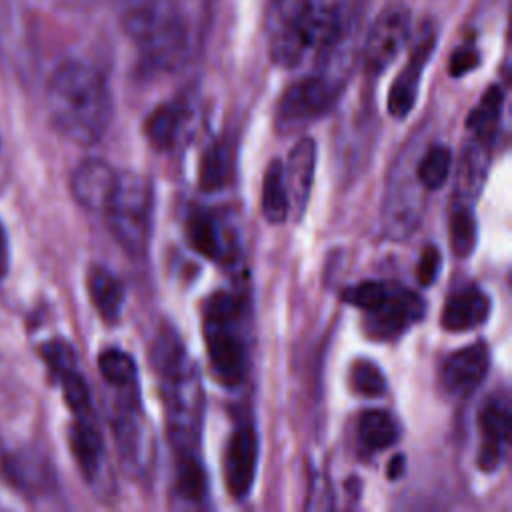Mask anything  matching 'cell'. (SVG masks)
Segmentation results:
<instances>
[{
	"instance_id": "6da1fadb",
	"label": "cell",
	"mask_w": 512,
	"mask_h": 512,
	"mask_svg": "<svg viewBox=\"0 0 512 512\" xmlns=\"http://www.w3.org/2000/svg\"><path fill=\"white\" fill-rule=\"evenodd\" d=\"M150 356L158 376L174 466L202 462L200 438L204 422V388L194 360H190L178 334L170 328L156 334Z\"/></svg>"
},
{
	"instance_id": "7a4b0ae2",
	"label": "cell",
	"mask_w": 512,
	"mask_h": 512,
	"mask_svg": "<svg viewBox=\"0 0 512 512\" xmlns=\"http://www.w3.org/2000/svg\"><path fill=\"white\" fill-rule=\"evenodd\" d=\"M48 114L56 130L82 146L96 144L112 122V92L90 64L68 60L56 68L46 90Z\"/></svg>"
},
{
	"instance_id": "3957f363",
	"label": "cell",
	"mask_w": 512,
	"mask_h": 512,
	"mask_svg": "<svg viewBox=\"0 0 512 512\" xmlns=\"http://www.w3.org/2000/svg\"><path fill=\"white\" fill-rule=\"evenodd\" d=\"M266 28L270 58L284 68L310 52H328L338 40V16L316 0H272Z\"/></svg>"
},
{
	"instance_id": "277c9868",
	"label": "cell",
	"mask_w": 512,
	"mask_h": 512,
	"mask_svg": "<svg viewBox=\"0 0 512 512\" xmlns=\"http://www.w3.org/2000/svg\"><path fill=\"white\" fill-rule=\"evenodd\" d=\"M202 334L214 378L236 388L244 382L250 364L248 304L240 292L210 294L202 312Z\"/></svg>"
},
{
	"instance_id": "5b68a950",
	"label": "cell",
	"mask_w": 512,
	"mask_h": 512,
	"mask_svg": "<svg viewBox=\"0 0 512 512\" xmlns=\"http://www.w3.org/2000/svg\"><path fill=\"white\" fill-rule=\"evenodd\" d=\"M124 32L152 70H178L188 58V32L172 0H118Z\"/></svg>"
},
{
	"instance_id": "8992f818",
	"label": "cell",
	"mask_w": 512,
	"mask_h": 512,
	"mask_svg": "<svg viewBox=\"0 0 512 512\" xmlns=\"http://www.w3.org/2000/svg\"><path fill=\"white\" fill-rule=\"evenodd\" d=\"M344 300L364 312L366 332L376 340H392L424 316L420 294L392 280H364L348 286Z\"/></svg>"
},
{
	"instance_id": "52a82bcc",
	"label": "cell",
	"mask_w": 512,
	"mask_h": 512,
	"mask_svg": "<svg viewBox=\"0 0 512 512\" xmlns=\"http://www.w3.org/2000/svg\"><path fill=\"white\" fill-rule=\"evenodd\" d=\"M104 212L110 232L120 248L132 258H142L148 250L152 232V182L136 172L118 174Z\"/></svg>"
},
{
	"instance_id": "ba28073f",
	"label": "cell",
	"mask_w": 512,
	"mask_h": 512,
	"mask_svg": "<svg viewBox=\"0 0 512 512\" xmlns=\"http://www.w3.org/2000/svg\"><path fill=\"white\" fill-rule=\"evenodd\" d=\"M116 402L110 416L114 440L124 468L138 480L148 482L156 464V438L140 404V386L114 388Z\"/></svg>"
},
{
	"instance_id": "9c48e42d",
	"label": "cell",
	"mask_w": 512,
	"mask_h": 512,
	"mask_svg": "<svg viewBox=\"0 0 512 512\" xmlns=\"http://www.w3.org/2000/svg\"><path fill=\"white\" fill-rule=\"evenodd\" d=\"M336 98V84L326 76H308L294 82L276 106V126L294 132L324 116Z\"/></svg>"
},
{
	"instance_id": "30bf717a",
	"label": "cell",
	"mask_w": 512,
	"mask_h": 512,
	"mask_svg": "<svg viewBox=\"0 0 512 512\" xmlns=\"http://www.w3.org/2000/svg\"><path fill=\"white\" fill-rule=\"evenodd\" d=\"M74 416H76V420H74L72 432H70V446H72V454L78 462V468H80L86 484H90V488L96 494H100V498L110 496L114 490V480H112V472L108 466L104 440H102V434L94 420V414H92V410H88V412L74 414Z\"/></svg>"
},
{
	"instance_id": "8fae6325",
	"label": "cell",
	"mask_w": 512,
	"mask_h": 512,
	"mask_svg": "<svg viewBox=\"0 0 512 512\" xmlns=\"http://www.w3.org/2000/svg\"><path fill=\"white\" fill-rule=\"evenodd\" d=\"M410 12L404 6H392L378 14L364 42V68L370 76L382 74L400 54L410 38Z\"/></svg>"
},
{
	"instance_id": "7c38bea8",
	"label": "cell",
	"mask_w": 512,
	"mask_h": 512,
	"mask_svg": "<svg viewBox=\"0 0 512 512\" xmlns=\"http://www.w3.org/2000/svg\"><path fill=\"white\" fill-rule=\"evenodd\" d=\"M186 238L204 258L228 264L238 256V238L226 218L210 208L196 206L186 216Z\"/></svg>"
},
{
	"instance_id": "4fadbf2b",
	"label": "cell",
	"mask_w": 512,
	"mask_h": 512,
	"mask_svg": "<svg viewBox=\"0 0 512 512\" xmlns=\"http://www.w3.org/2000/svg\"><path fill=\"white\" fill-rule=\"evenodd\" d=\"M258 468V432L250 418H240L226 442L224 480L236 500H244L256 478Z\"/></svg>"
},
{
	"instance_id": "5bb4252c",
	"label": "cell",
	"mask_w": 512,
	"mask_h": 512,
	"mask_svg": "<svg viewBox=\"0 0 512 512\" xmlns=\"http://www.w3.org/2000/svg\"><path fill=\"white\" fill-rule=\"evenodd\" d=\"M436 46V30L430 24H424L418 32L416 44L400 70V74L394 78L390 90H388V112L392 118L402 120L406 118L418 98V88L422 80V72L434 52Z\"/></svg>"
},
{
	"instance_id": "9a60e30c",
	"label": "cell",
	"mask_w": 512,
	"mask_h": 512,
	"mask_svg": "<svg viewBox=\"0 0 512 512\" xmlns=\"http://www.w3.org/2000/svg\"><path fill=\"white\" fill-rule=\"evenodd\" d=\"M478 468L494 472L504 462L510 442V404L506 396H492L478 412Z\"/></svg>"
},
{
	"instance_id": "2e32d148",
	"label": "cell",
	"mask_w": 512,
	"mask_h": 512,
	"mask_svg": "<svg viewBox=\"0 0 512 512\" xmlns=\"http://www.w3.org/2000/svg\"><path fill=\"white\" fill-rule=\"evenodd\" d=\"M490 352L484 342L468 344L452 352L440 366V384L454 398L470 396L486 378Z\"/></svg>"
},
{
	"instance_id": "e0dca14e",
	"label": "cell",
	"mask_w": 512,
	"mask_h": 512,
	"mask_svg": "<svg viewBox=\"0 0 512 512\" xmlns=\"http://www.w3.org/2000/svg\"><path fill=\"white\" fill-rule=\"evenodd\" d=\"M194 116V108L188 100L178 98L164 102L144 120V136L156 150L172 152L190 138Z\"/></svg>"
},
{
	"instance_id": "ac0fdd59",
	"label": "cell",
	"mask_w": 512,
	"mask_h": 512,
	"mask_svg": "<svg viewBox=\"0 0 512 512\" xmlns=\"http://www.w3.org/2000/svg\"><path fill=\"white\" fill-rule=\"evenodd\" d=\"M422 186L408 184L404 178H396L388 188L384 206H382V228L390 238H406L414 232L420 220V200L418 190Z\"/></svg>"
},
{
	"instance_id": "d6986e66",
	"label": "cell",
	"mask_w": 512,
	"mask_h": 512,
	"mask_svg": "<svg viewBox=\"0 0 512 512\" xmlns=\"http://www.w3.org/2000/svg\"><path fill=\"white\" fill-rule=\"evenodd\" d=\"M284 168V182L288 192L290 210H294L296 218L302 216L306 210L312 182H314V168H316V144L312 138H300L292 150L288 152Z\"/></svg>"
},
{
	"instance_id": "ffe728a7",
	"label": "cell",
	"mask_w": 512,
	"mask_h": 512,
	"mask_svg": "<svg viewBox=\"0 0 512 512\" xmlns=\"http://www.w3.org/2000/svg\"><path fill=\"white\" fill-rule=\"evenodd\" d=\"M118 172L100 158H88L76 166L70 188L72 196L86 210H104L114 190Z\"/></svg>"
},
{
	"instance_id": "44dd1931",
	"label": "cell",
	"mask_w": 512,
	"mask_h": 512,
	"mask_svg": "<svg viewBox=\"0 0 512 512\" xmlns=\"http://www.w3.org/2000/svg\"><path fill=\"white\" fill-rule=\"evenodd\" d=\"M490 314V298L478 286H468L446 298L442 308V328L448 332H468L486 322Z\"/></svg>"
},
{
	"instance_id": "7402d4cb",
	"label": "cell",
	"mask_w": 512,
	"mask_h": 512,
	"mask_svg": "<svg viewBox=\"0 0 512 512\" xmlns=\"http://www.w3.org/2000/svg\"><path fill=\"white\" fill-rule=\"evenodd\" d=\"M490 154L492 144L470 138L468 146L462 150L458 168H456V198L458 202L472 204L486 180L488 168H490Z\"/></svg>"
},
{
	"instance_id": "603a6c76",
	"label": "cell",
	"mask_w": 512,
	"mask_h": 512,
	"mask_svg": "<svg viewBox=\"0 0 512 512\" xmlns=\"http://www.w3.org/2000/svg\"><path fill=\"white\" fill-rule=\"evenodd\" d=\"M88 294L106 322H116L124 306V286L122 282L104 266H94L88 274Z\"/></svg>"
},
{
	"instance_id": "cb8c5ba5",
	"label": "cell",
	"mask_w": 512,
	"mask_h": 512,
	"mask_svg": "<svg viewBox=\"0 0 512 512\" xmlns=\"http://www.w3.org/2000/svg\"><path fill=\"white\" fill-rule=\"evenodd\" d=\"M232 168H234V146L226 136H222L214 140L202 154L200 172H198L200 188L206 192H216L224 188L232 176Z\"/></svg>"
},
{
	"instance_id": "d4e9b609",
	"label": "cell",
	"mask_w": 512,
	"mask_h": 512,
	"mask_svg": "<svg viewBox=\"0 0 512 512\" xmlns=\"http://www.w3.org/2000/svg\"><path fill=\"white\" fill-rule=\"evenodd\" d=\"M502 108H504V90L502 86L492 84L466 118V126L472 132V138L492 144L498 134Z\"/></svg>"
},
{
	"instance_id": "484cf974",
	"label": "cell",
	"mask_w": 512,
	"mask_h": 512,
	"mask_svg": "<svg viewBox=\"0 0 512 512\" xmlns=\"http://www.w3.org/2000/svg\"><path fill=\"white\" fill-rule=\"evenodd\" d=\"M400 436L396 420L384 410H368L358 420V446L364 454H376L392 444Z\"/></svg>"
},
{
	"instance_id": "4316f807",
	"label": "cell",
	"mask_w": 512,
	"mask_h": 512,
	"mask_svg": "<svg viewBox=\"0 0 512 512\" xmlns=\"http://www.w3.org/2000/svg\"><path fill=\"white\" fill-rule=\"evenodd\" d=\"M262 214L270 224H282L290 214L288 192L284 182V168L280 160H272L264 172L262 182Z\"/></svg>"
},
{
	"instance_id": "83f0119b",
	"label": "cell",
	"mask_w": 512,
	"mask_h": 512,
	"mask_svg": "<svg viewBox=\"0 0 512 512\" xmlns=\"http://www.w3.org/2000/svg\"><path fill=\"white\" fill-rule=\"evenodd\" d=\"M450 166H452L450 148L444 144H432L418 158L414 166V178L418 180L422 190L434 192L446 184L450 176Z\"/></svg>"
},
{
	"instance_id": "f1b7e54d",
	"label": "cell",
	"mask_w": 512,
	"mask_h": 512,
	"mask_svg": "<svg viewBox=\"0 0 512 512\" xmlns=\"http://www.w3.org/2000/svg\"><path fill=\"white\" fill-rule=\"evenodd\" d=\"M98 368L102 378L112 388L138 386V370L134 358L120 348H106L98 356Z\"/></svg>"
},
{
	"instance_id": "f546056e",
	"label": "cell",
	"mask_w": 512,
	"mask_h": 512,
	"mask_svg": "<svg viewBox=\"0 0 512 512\" xmlns=\"http://www.w3.org/2000/svg\"><path fill=\"white\" fill-rule=\"evenodd\" d=\"M448 228H450V244L454 254L460 258L470 256L478 240V224H476L472 206L458 202L450 212Z\"/></svg>"
},
{
	"instance_id": "4dcf8cb0",
	"label": "cell",
	"mask_w": 512,
	"mask_h": 512,
	"mask_svg": "<svg viewBox=\"0 0 512 512\" xmlns=\"http://www.w3.org/2000/svg\"><path fill=\"white\" fill-rule=\"evenodd\" d=\"M350 386L364 398H378L386 392V376L378 364L370 360H356L350 368Z\"/></svg>"
},
{
	"instance_id": "1f68e13d",
	"label": "cell",
	"mask_w": 512,
	"mask_h": 512,
	"mask_svg": "<svg viewBox=\"0 0 512 512\" xmlns=\"http://www.w3.org/2000/svg\"><path fill=\"white\" fill-rule=\"evenodd\" d=\"M42 356L46 360V364L50 366L52 374L60 380L66 374L76 370V356L74 350L68 342L64 340H50L48 344L42 346Z\"/></svg>"
},
{
	"instance_id": "d6a6232c",
	"label": "cell",
	"mask_w": 512,
	"mask_h": 512,
	"mask_svg": "<svg viewBox=\"0 0 512 512\" xmlns=\"http://www.w3.org/2000/svg\"><path fill=\"white\" fill-rule=\"evenodd\" d=\"M60 382H62L66 404L70 406V410L74 414H82V412L92 410L90 390H88L86 380L82 378V374L78 370H74V372L66 374L64 378H60Z\"/></svg>"
},
{
	"instance_id": "836d02e7",
	"label": "cell",
	"mask_w": 512,
	"mask_h": 512,
	"mask_svg": "<svg viewBox=\"0 0 512 512\" xmlns=\"http://www.w3.org/2000/svg\"><path fill=\"white\" fill-rule=\"evenodd\" d=\"M442 268V252L438 246L428 244L422 252H420V260L416 266V278L420 282V286H430L436 282L438 274Z\"/></svg>"
},
{
	"instance_id": "e575fe53",
	"label": "cell",
	"mask_w": 512,
	"mask_h": 512,
	"mask_svg": "<svg viewBox=\"0 0 512 512\" xmlns=\"http://www.w3.org/2000/svg\"><path fill=\"white\" fill-rule=\"evenodd\" d=\"M480 64V54L474 46H460L452 52L450 64H448V74L452 78H460L468 72H472Z\"/></svg>"
},
{
	"instance_id": "d590c367",
	"label": "cell",
	"mask_w": 512,
	"mask_h": 512,
	"mask_svg": "<svg viewBox=\"0 0 512 512\" xmlns=\"http://www.w3.org/2000/svg\"><path fill=\"white\" fill-rule=\"evenodd\" d=\"M332 490H330V482L326 476H316L310 484V492H308V502L306 508H314V510H326L332 508Z\"/></svg>"
},
{
	"instance_id": "8d00e7d4",
	"label": "cell",
	"mask_w": 512,
	"mask_h": 512,
	"mask_svg": "<svg viewBox=\"0 0 512 512\" xmlns=\"http://www.w3.org/2000/svg\"><path fill=\"white\" fill-rule=\"evenodd\" d=\"M10 250H8V236L6 230L0 222V278H4V274L8 272V264H10Z\"/></svg>"
},
{
	"instance_id": "74e56055",
	"label": "cell",
	"mask_w": 512,
	"mask_h": 512,
	"mask_svg": "<svg viewBox=\"0 0 512 512\" xmlns=\"http://www.w3.org/2000/svg\"><path fill=\"white\" fill-rule=\"evenodd\" d=\"M402 470H404V456H394L392 460H390V466H388V478H398L400 474H402Z\"/></svg>"
}]
</instances>
